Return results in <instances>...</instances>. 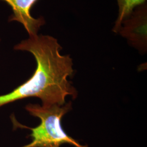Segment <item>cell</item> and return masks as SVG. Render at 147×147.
Wrapping results in <instances>:
<instances>
[{
  "instance_id": "6da1fadb",
  "label": "cell",
  "mask_w": 147,
  "mask_h": 147,
  "mask_svg": "<svg viewBox=\"0 0 147 147\" xmlns=\"http://www.w3.org/2000/svg\"><path fill=\"white\" fill-rule=\"evenodd\" d=\"M62 47L54 37L36 34L17 44L16 50L32 53L37 67L31 77L11 93L0 95V107L28 98H38L42 106H62L65 99H74L78 92L69 81L74 73L73 60L69 55H62Z\"/></svg>"
},
{
  "instance_id": "7a4b0ae2",
  "label": "cell",
  "mask_w": 147,
  "mask_h": 147,
  "mask_svg": "<svg viewBox=\"0 0 147 147\" xmlns=\"http://www.w3.org/2000/svg\"><path fill=\"white\" fill-rule=\"evenodd\" d=\"M71 102L62 106L53 105L48 107L29 104L25 109L32 115L38 118L40 123L35 127L24 126L31 130V143L20 147H60L68 144L74 147H88L69 136L63 129L62 119L63 116L71 109Z\"/></svg>"
},
{
  "instance_id": "3957f363",
  "label": "cell",
  "mask_w": 147,
  "mask_h": 147,
  "mask_svg": "<svg viewBox=\"0 0 147 147\" xmlns=\"http://www.w3.org/2000/svg\"><path fill=\"white\" fill-rule=\"evenodd\" d=\"M133 11L131 14L124 20L118 32L126 37L132 45L140 51H145L147 49V7L140 6Z\"/></svg>"
},
{
  "instance_id": "277c9868",
  "label": "cell",
  "mask_w": 147,
  "mask_h": 147,
  "mask_svg": "<svg viewBox=\"0 0 147 147\" xmlns=\"http://www.w3.org/2000/svg\"><path fill=\"white\" fill-rule=\"evenodd\" d=\"M9 5L12 14L8 18V21H16L21 24L29 36L38 34L41 27L45 24L44 18L41 16L33 18L31 14L32 7L38 0H0Z\"/></svg>"
},
{
  "instance_id": "5b68a950",
  "label": "cell",
  "mask_w": 147,
  "mask_h": 147,
  "mask_svg": "<svg viewBox=\"0 0 147 147\" xmlns=\"http://www.w3.org/2000/svg\"><path fill=\"white\" fill-rule=\"evenodd\" d=\"M119 7V13L113 31L118 33L122 22L132 14L134 9L143 5L147 0H117Z\"/></svg>"
},
{
  "instance_id": "8992f818",
  "label": "cell",
  "mask_w": 147,
  "mask_h": 147,
  "mask_svg": "<svg viewBox=\"0 0 147 147\" xmlns=\"http://www.w3.org/2000/svg\"><path fill=\"white\" fill-rule=\"evenodd\" d=\"M0 41H1V40H0Z\"/></svg>"
}]
</instances>
